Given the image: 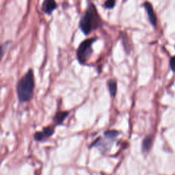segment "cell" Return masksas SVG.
Segmentation results:
<instances>
[{
	"label": "cell",
	"mask_w": 175,
	"mask_h": 175,
	"mask_svg": "<svg viewBox=\"0 0 175 175\" xmlns=\"http://www.w3.org/2000/svg\"><path fill=\"white\" fill-rule=\"evenodd\" d=\"M68 112H59L55 115L54 118V121L57 125H60L62 123V122L65 121V119L68 116Z\"/></svg>",
	"instance_id": "obj_8"
},
{
	"label": "cell",
	"mask_w": 175,
	"mask_h": 175,
	"mask_svg": "<svg viewBox=\"0 0 175 175\" xmlns=\"http://www.w3.org/2000/svg\"><path fill=\"white\" fill-rule=\"evenodd\" d=\"M102 20L99 14L95 5L89 2L85 13L80 21V28L85 35H88L92 31L97 30L102 25Z\"/></svg>",
	"instance_id": "obj_1"
},
{
	"label": "cell",
	"mask_w": 175,
	"mask_h": 175,
	"mask_svg": "<svg viewBox=\"0 0 175 175\" xmlns=\"http://www.w3.org/2000/svg\"><path fill=\"white\" fill-rule=\"evenodd\" d=\"M118 135V132L116 131H108L107 132L105 133V136H106L107 138H114Z\"/></svg>",
	"instance_id": "obj_12"
},
{
	"label": "cell",
	"mask_w": 175,
	"mask_h": 175,
	"mask_svg": "<svg viewBox=\"0 0 175 175\" xmlns=\"http://www.w3.org/2000/svg\"><path fill=\"white\" fill-rule=\"evenodd\" d=\"M97 39V38H91V39H86L79 46L76 54L78 62L81 65H85L92 55L93 52L92 45Z\"/></svg>",
	"instance_id": "obj_3"
},
{
	"label": "cell",
	"mask_w": 175,
	"mask_h": 175,
	"mask_svg": "<svg viewBox=\"0 0 175 175\" xmlns=\"http://www.w3.org/2000/svg\"><path fill=\"white\" fill-rule=\"evenodd\" d=\"M57 6V4L55 0H44L42 4V10L47 14H51L56 9Z\"/></svg>",
	"instance_id": "obj_4"
},
{
	"label": "cell",
	"mask_w": 175,
	"mask_h": 175,
	"mask_svg": "<svg viewBox=\"0 0 175 175\" xmlns=\"http://www.w3.org/2000/svg\"><path fill=\"white\" fill-rule=\"evenodd\" d=\"M35 87L34 72L28 70L17 85V93L19 101L23 103L30 101L33 97Z\"/></svg>",
	"instance_id": "obj_2"
},
{
	"label": "cell",
	"mask_w": 175,
	"mask_h": 175,
	"mask_svg": "<svg viewBox=\"0 0 175 175\" xmlns=\"http://www.w3.org/2000/svg\"><path fill=\"white\" fill-rule=\"evenodd\" d=\"M151 144H152V138L151 136H148L146 138L143 142V149L144 151H148L150 149Z\"/></svg>",
	"instance_id": "obj_9"
},
{
	"label": "cell",
	"mask_w": 175,
	"mask_h": 175,
	"mask_svg": "<svg viewBox=\"0 0 175 175\" xmlns=\"http://www.w3.org/2000/svg\"><path fill=\"white\" fill-rule=\"evenodd\" d=\"M144 6L145 8L146 11H147V13L148 17V19H149L150 23L153 26L155 27L157 25V17L155 14L152 5H151L149 2H146L144 4Z\"/></svg>",
	"instance_id": "obj_5"
},
{
	"label": "cell",
	"mask_w": 175,
	"mask_h": 175,
	"mask_svg": "<svg viewBox=\"0 0 175 175\" xmlns=\"http://www.w3.org/2000/svg\"><path fill=\"white\" fill-rule=\"evenodd\" d=\"M115 6V1L114 0H107L105 2V7L107 9H112Z\"/></svg>",
	"instance_id": "obj_11"
},
{
	"label": "cell",
	"mask_w": 175,
	"mask_h": 175,
	"mask_svg": "<svg viewBox=\"0 0 175 175\" xmlns=\"http://www.w3.org/2000/svg\"><path fill=\"white\" fill-rule=\"evenodd\" d=\"M122 40V44H123L124 48L125 49V51H127V53H129L130 51V47L129 45V40H128V37L127 36V34H124L123 35L121 36Z\"/></svg>",
	"instance_id": "obj_10"
},
{
	"label": "cell",
	"mask_w": 175,
	"mask_h": 175,
	"mask_svg": "<svg viewBox=\"0 0 175 175\" xmlns=\"http://www.w3.org/2000/svg\"><path fill=\"white\" fill-rule=\"evenodd\" d=\"M54 132V131L52 127H46L43 129V131H41V132H37L35 133L34 138L36 139L37 141H41L43 139L49 138V137H50L51 136L53 135Z\"/></svg>",
	"instance_id": "obj_6"
},
{
	"label": "cell",
	"mask_w": 175,
	"mask_h": 175,
	"mask_svg": "<svg viewBox=\"0 0 175 175\" xmlns=\"http://www.w3.org/2000/svg\"><path fill=\"white\" fill-rule=\"evenodd\" d=\"M170 66L172 71L173 72H175V57L171 58V59L170 60Z\"/></svg>",
	"instance_id": "obj_13"
},
{
	"label": "cell",
	"mask_w": 175,
	"mask_h": 175,
	"mask_svg": "<svg viewBox=\"0 0 175 175\" xmlns=\"http://www.w3.org/2000/svg\"><path fill=\"white\" fill-rule=\"evenodd\" d=\"M107 86H108L111 96L112 97H114L116 95V92H117V82H116V81L115 80H109L107 82Z\"/></svg>",
	"instance_id": "obj_7"
}]
</instances>
